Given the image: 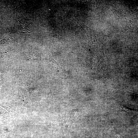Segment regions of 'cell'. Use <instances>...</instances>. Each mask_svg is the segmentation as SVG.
Listing matches in <instances>:
<instances>
[{"instance_id": "2", "label": "cell", "mask_w": 138, "mask_h": 138, "mask_svg": "<svg viewBox=\"0 0 138 138\" xmlns=\"http://www.w3.org/2000/svg\"><path fill=\"white\" fill-rule=\"evenodd\" d=\"M3 82V79L0 76V86L1 85Z\"/></svg>"}, {"instance_id": "1", "label": "cell", "mask_w": 138, "mask_h": 138, "mask_svg": "<svg viewBox=\"0 0 138 138\" xmlns=\"http://www.w3.org/2000/svg\"><path fill=\"white\" fill-rule=\"evenodd\" d=\"M120 107L121 110L126 112L131 116H135L137 114V110H131L121 105H120Z\"/></svg>"}]
</instances>
